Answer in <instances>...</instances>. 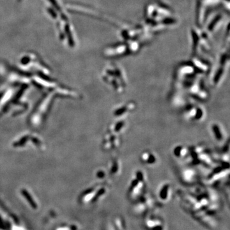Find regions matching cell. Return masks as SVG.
I'll return each instance as SVG.
<instances>
[{
  "instance_id": "3957f363",
  "label": "cell",
  "mask_w": 230,
  "mask_h": 230,
  "mask_svg": "<svg viewBox=\"0 0 230 230\" xmlns=\"http://www.w3.org/2000/svg\"><path fill=\"white\" fill-rule=\"evenodd\" d=\"M182 115L186 121L190 123H199L205 119L207 111L201 103L196 102L187 104L183 108Z\"/></svg>"
},
{
  "instance_id": "e0dca14e",
  "label": "cell",
  "mask_w": 230,
  "mask_h": 230,
  "mask_svg": "<svg viewBox=\"0 0 230 230\" xmlns=\"http://www.w3.org/2000/svg\"><path fill=\"white\" fill-rule=\"evenodd\" d=\"M49 1L52 3V4L58 9V10H60V7H58V3L55 1V0H49Z\"/></svg>"
},
{
  "instance_id": "2e32d148",
  "label": "cell",
  "mask_w": 230,
  "mask_h": 230,
  "mask_svg": "<svg viewBox=\"0 0 230 230\" xmlns=\"http://www.w3.org/2000/svg\"><path fill=\"white\" fill-rule=\"evenodd\" d=\"M65 31H66V35H68L69 40L70 44L71 46H73V45H74V42H73L72 37L71 34H70V29H69V26L68 25H66V27H65Z\"/></svg>"
},
{
  "instance_id": "5b68a950",
  "label": "cell",
  "mask_w": 230,
  "mask_h": 230,
  "mask_svg": "<svg viewBox=\"0 0 230 230\" xmlns=\"http://www.w3.org/2000/svg\"><path fill=\"white\" fill-rule=\"evenodd\" d=\"M122 143L120 136L107 131L103 138L102 148L105 151L113 152L118 149Z\"/></svg>"
},
{
  "instance_id": "ba28073f",
  "label": "cell",
  "mask_w": 230,
  "mask_h": 230,
  "mask_svg": "<svg viewBox=\"0 0 230 230\" xmlns=\"http://www.w3.org/2000/svg\"><path fill=\"white\" fill-rule=\"evenodd\" d=\"M140 161L143 164L147 166H153L159 162V157L152 150H146L141 153Z\"/></svg>"
},
{
  "instance_id": "4fadbf2b",
  "label": "cell",
  "mask_w": 230,
  "mask_h": 230,
  "mask_svg": "<svg viewBox=\"0 0 230 230\" xmlns=\"http://www.w3.org/2000/svg\"><path fill=\"white\" fill-rule=\"evenodd\" d=\"M122 169V162L118 157H113L109 161V174L111 176H117Z\"/></svg>"
},
{
  "instance_id": "8992f818",
  "label": "cell",
  "mask_w": 230,
  "mask_h": 230,
  "mask_svg": "<svg viewBox=\"0 0 230 230\" xmlns=\"http://www.w3.org/2000/svg\"><path fill=\"white\" fill-rule=\"evenodd\" d=\"M136 108L137 104L135 102L128 101L115 107L113 110V115L117 119H125L135 111Z\"/></svg>"
},
{
  "instance_id": "52a82bcc",
  "label": "cell",
  "mask_w": 230,
  "mask_h": 230,
  "mask_svg": "<svg viewBox=\"0 0 230 230\" xmlns=\"http://www.w3.org/2000/svg\"><path fill=\"white\" fill-rule=\"evenodd\" d=\"M210 131L214 140L219 144L226 143V131L221 124L218 122H214L210 125Z\"/></svg>"
},
{
  "instance_id": "7a4b0ae2",
  "label": "cell",
  "mask_w": 230,
  "mask_h": 230,
  "mask_svg": "<svg viewBox=\"0 0 230 230\" xmlns=\"http://www.w3.org/2000/svg\"><path fill=\"white\" fill-rule=\"evenodd\" d=\"M209 148L203 145H198L189 147V155L187 162L193 165L203 166L212 168L219 161Z\"/></svg>"
},
{
  "instance_id": "30bf717a",
  "label": "cell",
  "mask_w": 230,
  "mask_h": 230,
  "mask_svg": "<svg viewBox=\"0 0 230 230\" xmlns=\"http://www.w3.org/2000/svg\"><path fill=\"white\" fill-rule=\"evenodd\" d=\"M127 127V122L125 120V119H117L116 121L113 122V123L111 125H109L107 131L121 136L125 132V131L126 130Z\"/></svg>"
},
{
  "instance_id": "7c38bea8",
  "label": "cell",
  "mask_w": 230,
  "mask_h": 230,
  "mask_svg": "<svg viewBox=\"0 0 230 230\" xmlns=\"http://www.w3.org/2000/svg\"><path fill=\"white\" fill-rule=\"evenodd\" d=\"M162 220L159 217H150L145 222V227L148 230H163Z\"/></svg>"
},
{
  "instance_id": "5bb4252c",
  "label": "cell",
  "mask_w": 230,
  "mask_h": 230,
  "mask_svg": "<svg viewBox=\"0 0 230 230\" xmlns=\"http://www.w3.org/2000/svg\"><path fill=\"white\" fill-rule=\"evenodd\" d=\"M170 190H171V185L170 184L166 183L163 184L161 186L159 193L160 199L163 201H166L170 196Z\"/></svg>"
},
{
  "instance_id": "6da1fadb",
  "label": "cell",
  "mask_w": 230,
  "mask_h": 230,
  "mask_svg": "<svg viewBox=\"0 0 230 230\" xmlns=\"http://www.w3.org/2000/svg\"><path fill=\"white\" fill-rule=\"evenodd\" d=\"M102 79L117 94L124 93L127 88L128 81L126 74L122 67L116 64L110 65L105 69Z\"/></svg>"
},
{
  "instance_id": "8fae6325",
  "label": "cell",
  "mask_w": 230,
  "mask_h": 230,
  "mask_svg": "<svg viewBox=\"0 0 230 230\" xmlns=\"http://www.w3.org/2000/svg\"><path fill=\"white\" fill-rule=\"evenodd\" d=\"M172 153L176 159L187 162L189 155V147L183 145H178L173 148Z\"/></svg>"
},
{
  "instance_id": "ac0fdd59",
  "label": "cell",
  "mask_w": 230,
  "mask_h": 230,
  "mask_svg": "<svg viewBox=\"0 0 230 230\" xmlns=\"http://www.w3.org/2000/svg\"><path fill=\"white\" fill-rule=\"evenodd\" d=\"M49 12L51 13V14H52V17H53L54 18H55V17H56V16H56V14H55V13L54 12V11H53V10H52V9H49Z\"/></svg>"
},
{
  "instance_id": "9c48e42d",
  "label": "cell",
  "mask_w": 230,
  "mask_h": 230,
  "mask_svg": "<svg viewBox=\"0 0 230 230\" xmlns=\"http://www.w3.org/2000/svg\"><path fill=\"white\" fill-rule=\"evenodd\" d=\"M180 176L185 183L194 184L197 181L198 175L195 168L187 167L181 168L180 172Z\"/></svg>"
},
{
  "instance_id": "277c9868",
  "label": "cell",
  "mask_w": 230,
  "mask_h": 230,
  "mask_svg": "<svg viewBox=\"0 0 230 230\" xmlns=\"http://www.w3.org/2000/svg\"><path fill=\"white\" fill-rule=\"evenodd\" d=\"M146 176L144 171L137 170L132 178L129 186L128 194L132 200H137L145 194Z\"/></svg>"
},
{
  "instance_id": "9a60e30c",
  "label": "cell",
  "mask_w": 230,
  "mask_h": 230,
  "mask_svg": "<svg viewBox=\"0 0 230 230\" xmlns=\"http://www.w3.org/2000/svg\"><path fill=\"white\" fill-rule=\"evenodd\" d=\"M114 224L116 230H126L125 224L123 219L120 217H116L114 219Z\"/></svg>"
}]
</instances>
